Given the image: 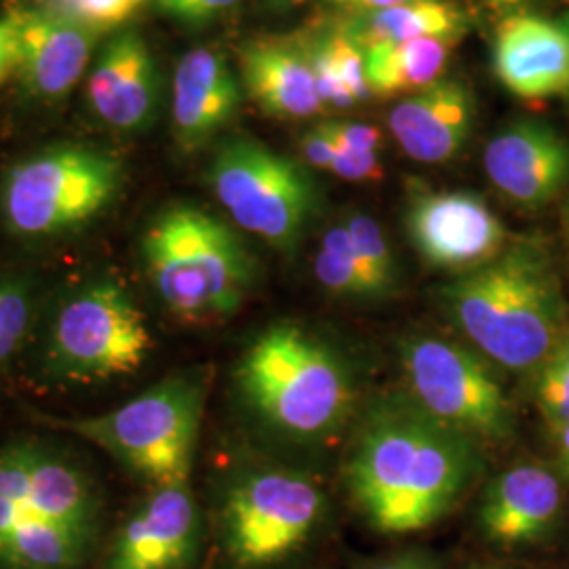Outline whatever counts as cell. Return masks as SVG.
<instances>
[{
  "instance_id": "b9f144b4",
  "label": "cell",
  "mask_w": 569,
  "mask_h": 569,
  "mask_svg": "<svg viewBox=\"0 0 569 569\" xmlns=\"http://www.w3.org/2000/svg\"><path fill=\"white\" fill-rule=\"evenodd\" d=\"M154 2H157L159 9H163L164 13H169V16H176V11L182 4V0H154Z\"/></svg>"
},
{
  "instance_id": "d6986e66",
  "label": "cell",
  "mask_w": 569,
  "mask_h": 569,
  "mask_svg": "<svg viewBox=\"0 0 569 569\" xmlns=\"http://www.w3.org/2000/svg\"><path fill=\"white\" fill-rule=\"evenodd\" d=\"M89 103L114 129L133 131L150 121L159 79L148 44L136 30H127L106 44L87 82Z\"/></svg>"
},
{
  "instance_id": "4dcf8cb0",
  "label": "cell",
  "mask_w": 569,
  "mask_h": 569,
  "mask_svg": "<svg viewBox=\"0 0 569 569\" xmlns=\"http://www.w3.org/2000/svg\"><path fill=\"white\" fill-rule=\"evenodd\" d=\"M32 477V441L0 449V496L28 509Z\"/></svg>"
},
{
  "instance_id": "5b68a950",
  "label": "cell",
  "mask_w": 569,
  "mask_h": 569,
  "mask_svg": "<svg viewBox=\"0 0 569 569\" xmlns=\"http://www.w3.org/2000/svg\"><path fill=\"white\" fill-rule=\"evenodd\" d=\"M204 388L188 376L164 378L100 416L61 420L60 427L108 451L154 488L188 483Z\"/></svg>"
},
{
  "instance_id": "f6af8a7d",
  "label": "cell",
  "mask_w": 569,
  "mask_h": 569,
  "mask_svg": "<svg viewBox=\"0 0 569 569\" xmlns=\"http://www.w3.org/2000/svg\"><path fill=\"white\" fill-rule=\"evenodd\" d=\"M483 569H502V568H483Z\"/></svg>"
},
{
  "instance_id": "44dd1931",
  "label": "cell",
  "mask_w": 569,
  "mask_h": 569,
  "mask_svg": "<svg viewBox=\"0 0 569 569\" xmlns=\"http://www.w3.org/2000/svg\"><path fill=\"white\" fill-rule=\"evenodd\" d=\"M468 30L467 13L451 0H407L357 16L345 34L361 51L378 44L441 39L458 42Z\"/></svg>"
},
{
  "instance_id": "4fadbf2b",
  "label": "cell",
  "mask_w": 569,
  "mask_h": 569,
  "mask_svg": "<svg viewBox=\"0 0 569 569\" xmlns=\"http://www.w3.org/2000/svg\"><path fill=\"white\" fill-rule=\"evenodd\" d=\"M199 509L188 483L163 486L124 521L108 569H182L199 542Z\"/></svg>"
},
{
  "instance_id": "9a60e30c",
  "label": "cell",
  "mask_w": 569,
  "mask_h": 569,
  "mask_svg": "<svg viewBox=\"0 0 569 569\" xmlns=\"http://www.w3.org/2000/svg\"><path fill=\"white\" fill-rule=\"evenodd\" d=\"M563 510L559 477L538 465L505 470L489 486L479 526L491 545L500 549H523L547 540Z\"/></svg>"
},
{
  "instance_id": "74e56055",
  "label": "cell",
  "mask_w": 569,
  "mask_h": 569,
  "mask_svg": "<svg viewBox=\"0 0 569 569\" xmlns=\"http://www.w3.org/2000/svg\"><path fill=\"white\" fill-rule=\"evenodd\" d=\"M28 515H30V510L26 509L23 505L0 496V547L11 538V533L18 529Z\"/></svg>"
},
{
  "instance_id": "ac0fdd59",
  "label": "cell",
  "mask_w": 569,
  "mask_h": 569,
  "mask_svg": "<svg viewBox=\"0 0 569 569\" xmlns=\"http://www.w3.org/2000/svg\"><path fill=\"white\" fill-rule=\"evenodd\" d=\"M239 63L247 96L268 117L300 121L323 108L317 93L310 49L300 39H251L241 47Z\"/></svg>"
},
{
  "instance_id": "8d00e7d4",
  "label": "cell",
  "mask_w": 569,
  "mask_h": 569,
  "mask_svg": "<svg viewBox=\"0 0 569 569\" xmlns=\"http://www.w3.org/2000/svg\"><path fill=\"white\" fill-rule=\"evenodd\" d=\"M18 70L16 32L9 18L0 21V84Z\"/></svg>"
},
{
  "instance_id": "d4e9b609",
  "label": "cell",
  "mask_w": 569,
  "mask_h": 569,
  "mask_svg": "<svg viewBox=\"0 0 569 569\" xmlns=\"http://www.w3.org/2000/svg\"><path fill=\"white\" fill-rule=\"evenodd\" d=\"M315 277L329 293L348 300H371L369 287L346 224L331 226L315 258Z\"/></svg>"
},
{
  "instance_id": "d590c367",
  "label": "cell",
  "mask_w": 569,
  "mask_h": 569,
  "mask_svg": "<svg viewBox=\"0 0 569 569\" xmlns=\"http://www.w3.org/2000/svg\"><path fill=\"white\" fill-rule=\"evenodd\" d=\"M237 2L239 0H182L173 18H180L188 23H204L232 9Z\"/></svg>"
},
{
  "instance_id": "4316f807",
  "label": "cell",
  "mask_w": 569,
  "mask_h": 569,
  "mask_svg": "<svg viewBox=\"0 0 569 569\" xmlns=\"http://www.w3.org/2000/svg\"><path fill=\"white\" fill-rule=\"evenodd\" d=\"M533 373L536 403L557 430L569 418V327Z\"/></svg>"
},
{
  "instance_id": "ab89813d",
  "label": "cell",
  "mask_w": 569,
  "mask_h": 569,
  "mask_svg": "<svg viewBox=\"0 0 569 569\" xmlns=\"http://www.w3.org/2000/svg\"><path fill=\"white\" fill-rule=\"evenodd\" d=\"M557 432V451H559V468L569 481V418L555 430Z\"/></svg>"
},
{
  "instance_id": "f546056e",
  "label": "cell",
  "mask_w": 569,
  "mask_h": 569,
  "mask_svg": "<svg viewBox=\"0 0 569 569\" xmlns=\"http://www.w3.org/2000/svg\"><path fill=\"white\" fill-rule=\"evenodd\" d=\"M321 44L326 47L327 56L338 70L340 79L345 81L350 93L357 102L371 100V91L367 84L366 56L363 51L346 37L345 32H333L326 37Z\"/></svg>"
},
{
  "instance_id": "7bdbcfd3",
  "label": "cell",
  "mask_w": 569,
  "mask_h": 569,
  "mask_svg": "<svg viewBox=\"0 0 569 569\" xmlns=\"http://www.w3.org/2000/svg\"><path fill=\"white\" fill-rule=\"evenodd\" d=\"M488 2L493 4V7H498V9H512V7H519V4H523L528 0H488Z\"/></svg>"
},
{
  "instance_id": "ba28073f",
  "label": "cell",
  "mask_w": 569,
  "mask_h": 569,
  "mask_svg": "<svg viewBox=\"0 0 569 569\" xmlns=\"http://www.w3.org/2000/svg\"><path fill=\"white\" fill-rule=\"evenodd\" d=\"M150 333L133 298L117 281L84 284L61 302L47 342L49 373L70 382H102L138 371Z\"/></svg>"
},
{
  "instance_id": "6da1fadb",
  "label": "cell",
  "mask_w": 569,
  "mask_h": 569,
  "mask_svg": "<svg viewBox=\"0 0 569 569\" xmlns=\"http://www.w3.org/2000/svg\"><path fill=\"white\" fill-rule=\"evenodd\" d=\"M483 470L475 439L409 397L367 409L346 460V483L369 526L413 533L448 515Z\"/></svg>"
},
{
  "instance_id": "3957f363",
  "label": "cell",
  "mask_w": 569,
  "mask_h": 569,
  "mask_svg": "<svg viewBox=\"0 0 569 569\" xmlns=\"http://www.w3.org/2000/svg\"><path fill=\"white\" fill-rule=\"evenodd\" d=\"M237 382L266 427L293 441H321L350 416L355 382L345 359L293 323L262 331L241 357Z\"/></svg>"
},
{
  "instance_id": "e575fe53",
  "label": "cell",
  "mask_w": 569,
  "mask_h": 569,
  "mask_svg": "<svg viewBox=\"0 0 569 569\" xmlns=\"http://www.w3.org/2000/svg\"><path fill=\"white\" fill-rule=\"evenodd\" d=\"M300 148H302L308 163L317 167V169H326V171L331 169L333 159L338 154L336 143L327 136V131L321 124L310 129V131H306L302 140H300Z\"/></svg>"
},
{
  "instance_id": "f35d334b",
  "label": "cell",
  "mask_w": 569,
  "mask_h": 569,
  "mask_svg": "<svg viewBox=\"0 0 569 569\" xmlns=\"http://www.w3.org/2000/svg\"><path fill=\"white\" fill-rule=\"evenodd\" d=\"M340 9H348V11H355L359 16H366V13H373V11H382L388 7H395V4H401L407 0H327Z\"/></svg>"
},
{
  "instance_id": "836d02e7",
  "label": "cell",
  "mask_w": 569,
  "mask_h": 569,
  "mask_svg": "<svg viewBox=\"0 0 569 569\" xmlns=\"http://www.w3.org/2000/svg\"><path fill=\"white\" fill-rule=\"evenodd\" d=\"M329 171L346 182H378L385 178V164L380 161V152L338 150Z\"/></svg>"
},
{
  "instance_id": "8fae6325",
  "label": "cell",
  "mask_w": 569,
  "mask_h": 569,
  "mask_svg": "<svg viewBox=\"0 0 569 569\" xmlns=\"http://www.w3.org/2000/svg\"><path fill=\"white\" fill-rule=\"evenodd\" d=\"M407 237L435 268L467 272L507 247V228L472 192H422L406 213Z\"/></svg>"
},
{
  "instance_id": "277c9868",
  "label": "cell",
  "mask_w": 569,
  "mask_h": 569,
  "mask_svg": "<svg viewBox=\"0 0 569 569\" xmlns=\"http://www.w3.org/2000/svg\"><path fill=\"white\" fill-rule=\"evenodd\" d=\"M146 272L171 315L190 323L220 321L244 305L253 262L230 226L192 204H176L148 226Z\"/></svg>"
},
{
  "instance_id": "7c38bea8",
  "label": "cell",
  "mask_w": 569,
  "mask_h": 569,
  "mask_svg": "<svg viewBox=\"0 0 569 569\" xmlns=\"http://www.w3.org/2000/svg\"><path fill=\"white\" fill-rule=\"evenodd\" d=\"M489 182L523 209H542L569 180V142L547 122L517 121L483 152Z\"/></svg>"
},
{
  "instance_id": "1f68e13d",
  "label": "cell",
  "mask_w": 569,
  "mask_h": 569,
  "mask_svg": "<svg viewBox=\"0 0 569 569\" xmlns=\"http://www.w3.org/2000/svg\"><path fill=\"white\" fill-rule=\"evenodd\" d=\"M310 49V60H312V72H315V82H317V93L321 98L323 106H333V108H350L357 100L346 87L345 81L340 79L338 70L327 56L326 47L321 41L308 44Z\"/></svg>"
},
{
  "instance_id": "f1b7e54d",
  "label": "cell",
  "mask_w": 569,
  "mask_h": 569,
  "mask_svg": "<svg viewBox=\"0 0 569 569\" xmlns=\"http://www.w3.org/2000/svg\"><path fill=\"white\" fill-rule=\"evenodd\" d=\"M143 2L146 0H49L44 9L98 34L121 28L142 9Z\"/></svg>"
},
{
  "instance_id": "2e32d148",
  "label": "cell",
  "mask_w": 569,
  "mask_h": 569,
  "mask_svg": "<svg viewBox=\"0 0 569 569\" xmlns=\"http://www.w3.org/2000/svg\"><path fill=\"white\" fill-rule=\"evenodd\" d=\"M18 74L30 93L58 100L81 81L96 44V34L63 20L49 9L13 11Z\"/></svg>"
},
{
  "instance_id": "83f0119b",
  "label": "cell",
  "mask_w": 569,
  "mask_h": 569,
  "mask_svg": "<svg viewBox=\"0 0 569 569\" xmlns=\"http://www.w3.org/2000/svg\"><path fill=\"white\" fill-rule=\"evenodd\" d=\"M37 319L32 291L13 279H0V363L9 361L26 345Z\"/></svg>"
},
{
  "instance_id": "484cf974",
  "label": "cell",
  "mask_w": 569,
  "mask_h": 569,
  "mask_svg": "<svg viewBox=\"0 0 569 569\" xmlns=\"http://www.w3.org/2000/svg\"><path fill=\"white\" fill-rule=\"evenodd\" d=\"M345 224L363 268L371 300L388 298L399 287V266L382 228L366 213H352Z\"/></svg>"
},
{
  "instance_id": "e0dca14e",
  "label": "cell",
  "mask_w": 569,
  "mask_h": 569,
  "mask_svg": "<svg viewBox=\"0 0 569 569\" xmlns=\"http://www.w3.org/2000/svg\"><path fill=\"white\" fill-rule=\"evenodd\" d=\"M472 122L475 98L458 79H439L388 112L392 138L418 163H446L460 154Z\"/></svg>"
},
{
  "instance_id": "30bf717a",
  "label": "cell",
  "mask_w": 569,
  "mask_h": 569,
  "mask_svg": "<svg viewBox=\"0 0 569 569\" xmlns=\"http://www.w3.org/2000/svg\"><path fill=\"white\" fill-rule=\"evenodd\" d=\"M323 491L300 472L262 470L239 479L226 498V542L244 568H262L300 549L323 515Z\"/></svg>"
},
{
  "instance_id": "7402d4cb",
  "label": "cell",
  "mask_w": 569,
  "mask_h": 569,
  "mask_svg": "<svg viewBox=\"0 0 569 569\" xmlns=\"http://www.w3.org/2000/svg\"><path fill=\"white\" fill-rule=\"evenodd\" d=\"M96 509V491L81 468L60 453L32 443L28 510L37 517L87 536Z\"/></svg>"
},
{
  "instance_id": "ee69618b",
  "label": "cell",
  "mask_w": 569,
  "mask_h": 569,
  "mask_svg": "<svg viewBox=\"0 0 569 569\" xmlns=\"http://www.w3.org/2000/svg\"><path fill=\"white\" fill-rule=\"evenodd\" d=\"M272 2H277V4H281V7H293V4H298V2H302V0H272Z\"/></svg>"
},
{
  "instance_id": "5bb4252c",
  "label": "cell",
  "mask_w": 569,
  "mask_h": 569,
  "mask_svg": "<svg viewBox=\"0 0 569 569\" xmlns=\"http://www.w3.org/2000/svg\"><path fill=\"white\" fill-rule=\"evenodd\" d=\"M493 70L523 100H549L569 93V23L510 16L493 37Z\"/></svg>"
},
{
  "instance_id": "9c48e42d",
  "label": "cell",
  "mask_w": 569,
  "mask_h": 569,
  "mask_svg": "<svg viewBox=\"0 0 569 569\" xmlns=\"http://www.w3.org/2000/svg\"><path fill=\"white\" fill-rule=\"evenodd\" d=\"M407 397L435 420L477 443L507 441L512 407L488 363L470 348L435 336L409 338L399 350Z\"/></svg>"
},
{
  "instance_id": "52a82bcc",
  "label": "cell",
  "mask_w": 569,
  "mask_h": 569,
  "mask_svg": "<svg viewBox=\"0 0 569 569\" xmlns=\"http://www.w3.org/2000/svg\"><path fill=\"white\" fill-rule=\"evenodd\" d=\"M207 180L234 224L281 251L298 247L317 209L305 167L256 140L224 143Z\"/></svg>"
},
{
  "instance_id": "603a6c76",
  "label": "cell",
  "mask_w": 569,
  "mask_h": 569,
  "mask_svg": "<svg viewBox=\"0 0 569 569\" xmlns=\"http://www.w3.org/2000/svg\"><path fill=\"white\" fill-rule=\"evenodd\" d=\"M456 42L441 39L378 44L363 51L371 98L411 96L441 79Z\"/></svg>"
},
{
  "instance_id": "8992f818",
  "label": "cell",
  "mask_w": 569,
  "mask_h": 569,
  "mask_svg": "<svg viewBox=\"0 0 569 569\" xmlns=\"http://www.w3.org/2000/svg\"><path fill=\"white\" fill-rule=\"evenodd\" d=\"M121 183V164L106 152L82 146L49 148L7 169L0 211L13 234L49 239L98 218Z\"/></svg>"
},
{
  "instance_id": "cb8c5ba5",
  "label": "cell",
  "mask_w": 569,
  "mask_h": 569,
  "mask_svg": "<svg viewBox=\"0 0 569 569\" xmlns=\"http://www.w3.org/2000/svg\"><path fill=\"white\" fill-rule=\"evenodd\" d=\"M87 536L49 519L28 515L0 547V563L11 569H70L79 563Z\"/></svg>"
},
{
  "instance_id": "ffe728a7",
  "label": "cell",
  "mask_w": 569,
  "mask_h": 569,
  "mask_svg": "<svg viewBox=\"0 0 569 569\" xmlns=\"http://www.w3.org/2000/svg\"><path fill=\"white\" fill-rule=\"evenodd\" d=\"M241 103V84L222 51L197 47L173 77V127L183 148L209 142Z\"/></svg>"
},
{
  "instance_id": "d6a6232c",
  "label": "cell",
  "mask_w": 569,
  "mask_h": 569,
  "mask_svg": "<svg viewBox=\"0 0 569 569\" xmlns=\"http://www.w3.org/2000/svg\"><path fill=\"white\" fill-rule=\"evenodd\" d=\"M327 136L333 140L338 150L346 152H380L382 133L380 129L363 122H321Z\"/></svg>"
},
{
  "instance_id": "7a4b0ae2",
  "label": "cell",
  "mask_w": 569,
  "mask_h": 569,
  "mask_svg": "<svg viewBox=\"0 0 569 569\" xmlns=\"http://www.w3.org/2000/svg\"><path fill=\"white\" fill-rule=\"evenodd\" d=\"M451 323L488 361L536 371L568 329L561 281L540 244L505 247L441 287Z\"/></svg>"
},
{
  "instance_id": "60d3db41",
  "label": "cell",
  "mask_w": 569,
  "mask_h": 569,
  "mask_svg": "<svg viewBox=\"0 0 569 569\" xmlns=\"http://www.w3.org/2000/svg\"><path fill=\"white\" fill-rule=\"evenodd\" d=\"M371 569H432L425 559L418 557H399V559H390L387 563H380Z\"/></svg>"
}]
</instances>
